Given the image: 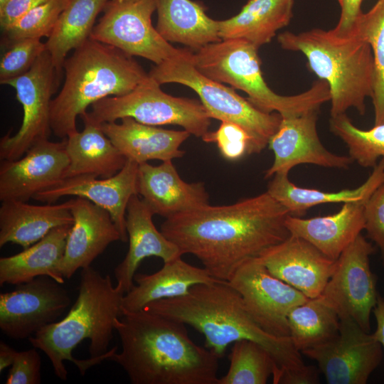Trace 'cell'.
<instances>
[{"label":"cell","mask_w":384,"mask_h":384,"mask_svg":"<svg viewBox=\"0 0 384 384\" xmlns=\"http://www.w3.org/2000/svg\"><path fill=\"white\" fill-rule=\"evenodd\" d=\"M65 81L50 104V126L58 137L77 132V117L108 97L129 93L149 78L134 58L112 46L89 38L64 61Z\"/></svg>","instance_id":"obj_5"},{"label":"cell","mask_w":384,"mask_h":384,"mask_svg":"<svg viewBox=\"0 0 384 384\" xmlns=\"http://www.w3.org/2000/svg\"><path fill=\"white\" fill-rule=\"evenodd\" d=\"M41 276L0 294V329L8 337L24 339L55 322L71 303L68 291Z\"/></svg>","instance_id":"obj_15"},{"label":"cell","mask_w":384,"mask_h":384,"mask_svg":"<svg viewBox=\"0 0 384 384\" xmlns=\"http://www.w3.org/2000/svg\"><path fill=\"white\" fill-rule=\"evenodd\" d=\"M227 282L240 295L252 319L264 331L278 337L289 336V311L309 299L272 275L257 257L242 264Z\"/></svg>","instance_id":"obj_13"},{"label":"cell","mask_w":384,"mask_h":384,"mask_svg":"<svg viewBox=\"0 0 384 384\" xmlns=\"http://www.w3.org/2000/svg\"><path fill=\"white\" fill-rule=\"evenodd\" d=\"M63 225L50 231L40 240L23 251L0 258V284L18 285L41 276L65 282L60 271L69 231Z\"/></svg>","instance_id":"obj_29"},{"label":"cell","mask_w":384,"mask_h":384,"mask_svg":"<svg viewBox=\"0 0 384 384\" xmlns=\"http://www.w3.org/2000/svg\"><path fill=\"white\" fill-rule=\"evenodd\" d=\"M201 138L206 143H215L221 155L229 161L256 154L251 137L245 129L233 122H221L217 130L208 131Z\"/></svg>","instance_id":"obj_39"},{"label":"cell","mask_w":384,"mask_h":384,"mask_svg":"<svg viewBox=\"0 0 384 384\" xmlns=\"http://www.w3.org/2000/svg\"><path fill=\"white\" fill-rule=\"evenodd\" d=\"M11 0H0V10L3 9Z\"/></svg>","instance_id":"obj_46"},{"label":"cell","mask_w":384,"mask_h":384,"mask_svg":"<svg viewBox=\"0 0 384 384\" xmlns=\"http://www.w3.org/2000/svg\"><path fill=\"white\" fill-rule=\"evenodd\" d=\"M137 184L138 195L154 215L165 218L209 204L204 183L184 181L172 161L139 164Z\"/></svg>","instance_id":"obj_22"},{"label":"cell","mask_w":384,"mask_h":384,"mask_svg":"<svg viewBox=\"0 0 384 384\" xmlns=\"http://www.w3.org/2000/svg\"><path fill=\"white\" fill-rule=\"evenodd\" d=\"M73 198L58 204H28L2 201L0 207V247L9 242L28 247L53 229L72 225Z\"/></svg>","instance_id":"obj_25"},{"label":"cell","mask_w":384,"mask_h":384,"mask_svg":"<svg viewBox=\"0 0 384 384\" xmlns=\"http://www.w3.org/2000/svg\"><path fill=\"white\" fill-rule=\"evenodd\" d=\"M17 351L7 343L0 342V372L11 366Z\"/></svg>","instance_id":"obj_45"},{"label":"cell","mask_w":384,"mask_h":384,"mask_svg":"<svg viewBox=\"0 0 384 384\" xmlns=\"http://www.w3.org/2000/svg\"><path fill=\"white\" fill-rule=\"evenodd\" d=\"M373 312L376 321V329L373 335L384 348V298L380 295L378 296Z\"/></svg>","instance_id":"obj_44"},{"label":"cell","mask_w":384,"mask_h":384,"mask_svg":"<svg viewBox=\"0 0 384 384\" xmlns=\"http://www.w3.org/2000/svg\"><path fill=\"white\" fill-rule=\"evenodd\" d=\"M288 176L287 174H274L268 183L267 191L283 206L290 215L302 217L315 206L368 199L384 181V158L379 159L366 181L353 189L329 192L302 188L292 183Z\"/></svg>","instance_id":"obj_31"},{"label":"cell","mask_w":384,"mask_h":384,"mask_svg":"<svg viewBox=\"0 0 384 384\" xmlns=\"http://www.w3.org/2000/svg\"><path fill=\"white\" fill-rule=\"evenodd\" d=\"M191 54V50L182 49L178 54L155 65L149 75L159 85L178 83L192 89L210 118L241 126L252 139L256 154L260 153L277 132L281 115L258 110L247 99L237 94L233 87L201 74L195 68Z\"/></svg>","instance_id":"obj_8"},{"label":"cell","mask_w":384,"mask_h":384,"mask_svg":"<svg viewBox=\"0 0 384 384\" xmlns=\"http://www.w3.org/2000/svg\"><path fill=\"white\" fill-rule=\"evenodd\" d=\"M119 120L100 127L127 159L140 164L149 160L172 161L185 154L180 146L191 135L187 131L159 128L131 117Z\"/></svg>","instance_id":"obj_23"},{"label":"cell","mask_w":384,"mask_h":384,"mask_svg":"<svg viewBox=\"0 0 384 384\" xmlns=\"http://www.w3.org/2000/svg\"><path fill=\"white\" fill-rule=\"evenodd\" d=\"M6 50L0 61V83L26 73L38 57L46 50L40 38H26L5 45Z\"/></svg>","instance_id":"obj_38"},{"label":"cell","mask_w":384,"mask_h":384,"mask_svg":"<svg viewBox=\"0 0 384 384\" xmlns=\"http://www.w3.org/2000/svg\"><path fill=\"white\" fill-rule=\"evenodd\" d=\"M370 45L374 65V125L384 123V0L358 18L353 28Z\"/></svg>","instance_id":"obj_35"},{"label":"cell","mask_w":384,"mask_h":384,"mask_svg":"<svg viewBox=\"0 0 384 384\" xmlns=\"http://www.w3.org/2000/svg\"><path fill=\"white\" fill-rule=\"evenodd\" d=\"M46 50L25 74L5 81L12 87L23 108V120L13 136L9 132L0 140L1 160L22 157L33 146L48 139L51 132L50 104L60 77Z\"/></svg>","instance_id":"obj_10"},{"label":"cell","mask_w":384,"mask_h":384,"mask_svg":"<svg viewBox=\"0 0 384 384\" xmlns=\"http://www.w3.org/2000/svg\"><path fill=\"white\" fill-rule=\"evenodd\" d=\"M365 226L367 237L380 250L384 266V181L365 203Z\"/></svg>","instance_id":"obj_40"},{"label":"cell","mask_w":384,"mask_h":384,"mask_svg":"<svg viewBox=\"0 0 384 384\" xmlns=\"http://www.w3.org/2000/svg\"><path fill=\"white\" fill-rule=\"evenodd\" d=\"M227 373L217 384H265L277 372L275 362L258 343L243 339L233 343Z\"/></svg>","instance_id":"obj_34"},{"label":"cell","mask_w":384,"mask_h":384,"mask_svg":"<svg viewBox=\"0 0 384 384\" xmlns=\"http://www.w3.org/2000/svg\"><path fill=\"white\" fill-rule=\"evenodd\" d=\"M257 258L272 275L310 299L321 296L336 267V260L292 235L262 251Z\"/></svg>","instance_id":"obj_19"},{"label":"cell","mask_w":384,"mask_h":384,"mask_svg":"<svg viewBox=\"0 0 384 384\" xmlns=\"http://www.w3.org/2000/svg\"><path fill=\"white\" fill-rule=\"evenodd\" d=\"M122 351L109 361L120 366L132 384H217L218 360L195 343L186 324L142 309L114 320Z\"/></svg>","instance_id":"obj_3"},{"label":"cell","mask_w":384,"mask_h":384,"mask_svg":"<svg viewBox=\"0 0 384 384\" xmlns=\"http://www.w3.org/2000/svg\"><path fill=\"white\" fill-rule=\"evenodd\" d=\"M68 0H48L2 29L4 46L21 39L49 38Z\"/></svg>","instance_id":"obj_37"},{"label":"cell","mask_w":384,"mask_h":384,"mask_svg":"<svg viewBox=\"0 0 384 384\" xmlns=\"http://www.w3.org/2000/svg\"><path fill=\"white\" fill-rule=\"evenodd\" d=\"M109 0H68L58 23L46 42L54 66L62 74L65 60L70 50L90 38L95 20Z\"/></svg>","instance_id":"obj_32"},{"label":"cell","mask_w":384,"mask_h":384,"mask_svg":"<svg viewBox=\"0 0 384 384\" xmlns=\"http://www.w3.org/2000/svg\"><path fill=\"white\" fill-rule=\"evenodd\" d=\"M68 165L65 139L57 142L43 140L18 159L1 160V201L27 202L64 179Z\"/></svg>","instance_id":"obj_17"},{"label":"cell","mask_w":384,"mask_h":384,"mask_svg":"<svg viewBox=\"0 0 384 384\" xmlns=\"http://www.w3.org/2000/svg\"><path fill=\"white\" fill-rule=\"evenodd\" d=\"M382 348L373 334L343 318L335 338L302 353L318 363L329 384H366L382 361Z\"/></svg>","instance_id":"obj_14"},{"label":"cell","mask_w":384,"mask_h":384,"mask_svg":"<svg viewBox=\"0 0 384 384\" xmlns=\"http://www.w3.org/2000/svg\"><path fill=\"white\" fill-rule=\"evenodd\" d=\"M181 257L164 262L163 267L154 273L135 274V284L122 299V313L144 309L152 302L181 297L195 285L219 280L204 267L191 265Z\"/></svg>","instance_id":"obj_26"},{"label":"cell","mask_w":384,"mask_h":384,"mask_svg":"<svg viewBox=\"0 0 384 384\" xmlns=\"http://www.w3.org/2000/svg\"><path fill=\"white\" fill-rule=\"evenodd\" d=\"M277 41L284 50L302 53L309 70L327 82L331 117L350 108L365 114L366 100L373 94V58L370 45L354 28L346 34L321 28L287 31Z\"/></svg>","instance_id":"obj_6"},{"label":"cell","mask_w":384,"mask_h":384,"mask_svg":"<svg viewBox=\"0 0 384 384\" xmlns=\"http://www.w3.org/2000/svg\"><path fill=\"white\" fill-rule=\"evenodd\" d=\"M287 322L289 337L301 353L333 339L339 332L338 314L321 296L293 307Z\"/></svg>","instance_id":"obj_33"},{"label":"cell","mask_w":384,"mask_h":384,"mask_svg":"<svg viewBox=\"0 0 384 384\" xmlns=\"http://www.w3.org/2000/svg\"><path fill=\"white\" fill-rule=\"evenodd\" d=\"M138 169L137 163L127 159L123 168L112 176L98 178L84 175L66 178L33 198L48 203L68 196L86 198L109 212L121 241L126 242V211L131 197L138 195Z\"/></svg>","instance_id":"obj_18"},{"label":"cell","mask_w":384,"mask_h":384,"mask_svg":"<svg viewBox=\"0 0 384 384\" xmlns=\"http://www.w3.org/2000/svg\"><path fill=\"white\" fill-rule=\"evenodd\" d=\"M319 111L282 117L277 132L268 143L274 154V161L265 171V178H272L276 174H289L300 164L348 169L354 162L349 156L335 154L322 144L316 129Z\"/></svg>","instance_id":"obj_16"},{"label":"cell","mask_w":384,"mask_h":384,"mask_svg":"<svg viewBox=\"0 0 384 384\" xmlns=\"http://www.w3.org/2000/svg\"><path fill=\"white\" fill-rule=\"evenodd\" d=\"M329 129L346 144L349 156L361 166L373 168L384 158V123L362 129L346 113L331 117Z\"/></svg>","instance_id":"obj_36"},{"label":"cell","mask_w":384,"mask_h":384,"mask_svg":"<svg viewBox=\"0 0 384 384\" xmlns=\"http://www.w3.org/2000/svg\"><path fill=\"white\" fill-rule=\"evenodd\" d=\"M257 48L241 38L220 40L192 52L195 68L206 77L245 92L258 110L277 112L282 117L297 116L330 101L328 84L315 81L306 91L295 95L275 93L265 81Z\"/></svg>","instance_id":"obj_7"},{"label":"cell","mask_w":384,"mask_h":384,"mask_svg":"<svg viewBox=\"0 0 384 384\" xmlns=\"http://www.w3.org/2000/svg\"><path fill=\"white\" fill-rule=\"evenodd\" d=\"M341 13L338 21L333 29L339 34L350 33L362 14L361 4L363 0H338Z\"/></svg>","instance_id":"obj_43"},{"label":"cell","mask_w":384,"mask_h":384,"mask_svg":"<svg viewBox=\"0 0 384 384\" xmlns=\"http://www.w3.org/2000/svg\"><path fill=\"white\" fill-rule=\"evenodd\" d=\"M33 348L17 351L7 375L6 384H39L41 382V358Z\"/></svg>","instance_id":"obj_41"},{"label":"cell","mask_w":384,"mask_h":384,"mask_svg":"<svg viewBox=\"0 0 384 384\" xmlns=\"http://www.w3.org/2000/svg\"><path fill=\"white\" fill-rule=\"evenodd\" d=\"M73 224L69 231L60 271L70 279L79 269L90 266L110 244L121 236L109 212L90 201L76 197L71 208Z\"/></svg>","instance_id":"obj_20"},{"label":"cell","mask_w":384,"mask_h":384,"mask_svg":"<svg viewBox=\"0 0 384 384\" xmlns=\"http://www.w3.org/2000/svg\"><path fill=\"white\" fill-rule=\"evenodd\" d=\"M48 0H11L0 10V26L4 29L33 8Z\"/></svg>","instance_id":"obj_42"},{"label":"cell","mask_w":384,"mask_h":384,"mask_svg":"<svg viewBox=\"0 0 384 384\" xmlns=\"http://www.w3.org/2000/svg\"><path fill=\"white\" fill-rule=\"evenodd\" d=\"M372 242L360 234L336 260V267L321 297L338 314L370 332V314L380 295L378 277L370 265Z\"/></svg>","instance_id":"obj_12"},{"label":"cell","mask_w":384,"mask_h":384,"mask_svg":"<svg viewBox=\"0 0 384 384\" xmlns=\"http://www.w3.org/2000/svg\"><path fill=\"white\" fill-rule=\"evenodd\" d=\"M155 11L154 0H109L90 38L159 65L182 49L164 40L152 25Z\"/></svg>","instance_id":"obj_11"},{"label":"cell","mask_w":384,"mask_h":384,"mask_svg":"<svg viewBox=\"0 0 384 384\" xmlns=\"http://www.w3.org/2000/svg\"><path fill=\"white\" fill-rule=\"evenodd\" d=\"M156 28L169 43L197 50L220 41L218 20L209 17L202 3L192 0H154Z\"/></svg>","instance_id":"obj_28"},{"label":"cell","mask_w":384,"mask_h":384,"mask_svg":"<svg viewBox=\"0 0 384 384\" xmlns=\"http://www.w3.org/2000/svg\"><path fill=\"white\" fill-rule=\"evenodd\" d=\"M84 129L66 138L69 165L64 178L78 176L110 177L119 172L127 159L105 134L100 124L85 113L80 116Z\"/></svg>","instance_id":"obj_27"},{"label":"cell","mask_w":384,"mask_h":384,"mask_svg":"<svg viewBox=\"0 0 384 384\" xmlns=\"http://www.w3.org/2000/svg\"><path fill=\"white\" fill-rule=\"evenodd\" d=\"M288 215L266 191L230 205L208 204L171 216L161 232L182 255H193L213 277L227 282L245 262L290 235Z\"/></svg>","instance_id":"obj_1"},{"label":"cell","mask_w":384,"mask_h":384,"mask_svg":"<svg viewBox=\"0 0 384 384\" xmlns=\"http://www.w3.org/2000/svg\"><path fill=\"white\" fill-rule=\"evenodd\" d=\"M154 215L138 195L131 197L126 211L129 249L114 271L117 287L124 294L134 284L136 270L144 258L157 257L166 262L182 256L178 247L156 228Z\"/></svg>","instance_id":"obj_21"},{"label":"cell","mask_w":384,"mask_h":384,"mask_svg":"<svg viewBox=\"0 0 384 384\" xmlns=\"http://www.w3.org/2000/svg\"><path fill=\"white\" fill-rule=\"evenodd\" d=\"M368 199L343 203L337 213L324 216L302 218L289 214L285 224L290 235L308 241L329 257L337 260L364 230Z\"/></svg>","instance_id":"obj_24"},{"label":"cell","mask_w":384,"mask_h":384,"mask_svg":"<svg viewBox=\"0 0 384 384\" xmlns=\"http://www.w3.org/2000/svg\"><path fill=\"white\" fill-rule=\"evenodd\" d=\"M124 295L109 275L91 266L82 269L78 295L67 315L28 338L33 347L47 356L56 377L68 379L64 361L73 363L84 375L117 352V346L108 347L114 320L122 314Z\"/></svg>","instance_id":"obj_4"},{"label":"cell","mask_w":384,"mask_h":384,"mask_svg":"<svg viewBox=\"0 0 384 384\" xmlns=\"http://www.w3.org/2000/svg\"><path fill=\"white\" fill-rule=\"evenodd\" d=\"M293 6L294 0H248L238 14L218 21L219 36L244 39L258 49L289 23Z\"/></svg>","instance_id":"obj_30"},{"label":"cell","mask_w":384,"mask_h":384,"mask_svg":"<svg viewBox=\"0 0 384 384\" xmlns=\"http://www.w3.org/2000/svg\"><path fill=\"white\" fill-rule=\"evenodd\" d=\"M144 309L193 327L205 336L206 347L219 358L230 343L243 339L258 343L275 362L274 384L319 382V370L304 364L290 337L264 331L247 313L238 292L225 281L195 285L185 295L152 302Z\"/></svg>","instance_id":"obj_2"},{"label":"cell","mask_w":384,"mask_h":384,"mask_svg":"<svg viewBox=\"0 0 384 384\" xmlns=\"http://www.w3.org/2000/svg\"><path fill=\"white\" fill-rule=\"evenodd\" d=\"M150 76L128 94L104 98L91 106L87 117L100 124L131 117L151 126L178 125L191 135L208 132L210 117L201 101L164 92Z\"/></svg>","instance_id":"obj_9"}]
</instances>
